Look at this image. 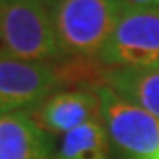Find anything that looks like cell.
<instances>
[{"label": "cell", "instance_id": "obj_1", "mask_svg": "<svg viewBox=\"0 0 159 159\" xmlns=\"http://www.w3.org/2000/svg\"><path fill=\"white\" fill-rule=\"evenodd\" d=\"M64 57H99L124 11L122 0H43Z\"/></svg>", "mask_w": 159, "mask_h": 159}, {"label": "cell", "instance_id": "obj_2", "mask_svg": "<svg viewBox=\"0 0 159 159\" xmlns=\"http://www.w3.org/2000/svg\"><path fill=\"white\" fill-rule=\"evenodd\" d=\"M0 55L50 66L64 58L43 0H0Z\"/></svg>", "mask_w": 159, "mask_h": 159}, {"label": "cell", "instance_id": "obj_3", "mask_svg": "<svg viewBox=\"0 0 159 159\" xmlns=\"http://www.w3.org/2000/svg\"><path fill=\"white\" fill-rule=\"evenodd\" d=\"M101 122L111 148L122 159H152L159 154V120L119 96L111 87L96 90Z\"/></svg>", "mask_w": 159, "mask_h": 159}, {"label": "cell", "instance_id": "obj_4", "mask_svg": "<svg viewBox=\"0 0 159 159\" xmlns=\"http://www.w3.org/2000/svg\"><path fill=\"white\" fill-rule=\"evenodd\" d=\"M99 58L111 69L159 67V9L124 7Z\"/></svg>", "mask_w": 159, "mask_h": 159}, {"label": "cell", "instance_id": "obj_5", "mask_svg": "<svg viewBox=\"0 0 159 159\" xmlns=\"http://www.w3.org/2000/svg\"><path fill=\"white\" fill-rule=\"evenodd\" d=\"M57 90L53 66L0 55V115L30 111Z\"/></svg>", "mask_w": 159, "mask_h": 159}, {"label": "cell", "instance_id": "obj_6", "mask_svg": "<svg viewBox=\"0 0 159 159\" xmlns=\"http://www.w3.org/2000/svg\"><path fill=\"white\" fill-rule=\"evenodd\" d=\"M29 113L50 136H64L89 122L101 120V104L96 92L60 89Z\"/></svg>", "mask_w": 159, "mask_h": 159}, {"label": "cell", "instance_id": "obj_7", "mask_svg": "<svg viewBox=\"0 0 159 159\" xmlns=\"http://www.w3.org/2000/svg\"><path fill=\"white\" fill-rule=\"evenodd\" d=\"M51 136L29 111L0 115V159H53Z\"/></svg>", "mask_w": 159, "mask_h": 159}, {"label": "cell", "instance_id": "obj_8", "mask_svg": "<svg viewBox=\"0 0 159 159\" xmlns=\"http://www.w3.org/2000/svg\"><path fill=\"white\" fill-rule=\"evenodd\" d=\"M110 87L119 96L148 111L159 120V67L113 69Z\"/></svg>", "mask_w": 159, "mask_h": 159}, {"label": "cell", "instance_id": "obj_9", "mask_svg": "<svg viewBox=\"0 0 159 159\" xmlns=\"http://www.w3.org/2000/svg\"><path fill=\"white\" fill-rule=\"evenodd\" d=\"M53 159H111V143L102 122H89L64 134Z\"/></svg>", "mask_w": 159, "mask_h": 159}, {"label": "cell", "instance_id": "obj_10", "mask_svg": "<svg viewBox=\"0 0 159 159\" xmlns=\"http://www.w3.org/2000/svg\"><path fill=\"white\" fill-rule=\"evenodd\" d=\"M60 89L96 92L102 87H110L111 71L99 57H64L53 64Z\"/></svg>", "mask_w": 159, "mask_h": 159}, {"label": "cell", "instance_id": "obj_11", "mask_svg": "<svg viewBox=\"0 0 159 159\" xmlns=\"http://www.w3.org/2000/svg\"><path fill=\"white\" fill-rule=\"evenodd\" d=\"M122 4L133 9H159V0H122Z\"/></svg>", "mask_w": 159, "mask_h": 159}, {"label": "cell", "instance_id": "obj_12", "mask_svg": "<svg viewBox=\"0 0 159 159\" xmlns=\"http://www.w3.org/2000/svg\"><path fill=\"white\" fill-rule=\"evenodd\" d=\"M152 159H159V154H157V156H156V157H152Z\"/></svg>", "mask_w": 159, "mask_h": 159}]
</instances>
